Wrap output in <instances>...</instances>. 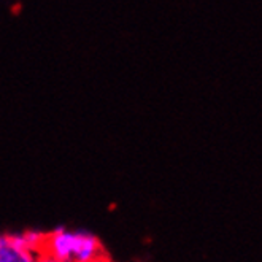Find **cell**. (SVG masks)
<instances>
[{"label":"cell","mask_w":262,"mask_h":262,"mask_svg":"<svg viewBox=\"0 0 262 262\" xmlns=\"http://www.w3.org/2000/svg\"><path fill=\"white\" fill-rule=\"evenodd\" d=\"M23 235L35 257L56 262H112L103 243L96 235L83 230H29L23 232Z\"/></svg>","instance_id":"obj_1"}]
</instances>
